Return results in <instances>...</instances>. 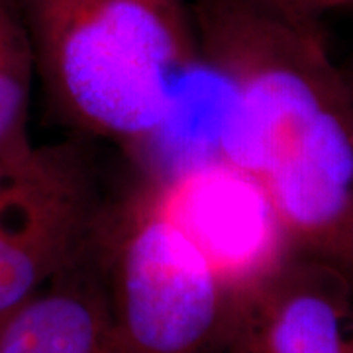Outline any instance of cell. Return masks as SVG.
<instances>
[{
  "label": "cell",
  "instance_id": "1",
  "mask_svg": "<svg viewBox=\"0 0 353 353\" xmlns=\"http://www.w3.org/2000/svg\"><path fill=\"white\" fill-rule=\"evenodd\" d=\"M202 63L226 83L228 153L263 183L299 257L353 289V101L320 20L275 0H190Z\"/></svg>",
  "mask_w": 353,
  "mask_h": 353
},
{
  "label": "cell",
  "instance_id": "2",
  "mask_svg": "<svg viewBox=\"0 0 353 353\" xmlns=\"http://www.w3.org/2000/svg\"><path fill=\"white\" fill-rule=\"evenodd\" d=\"M57 120L139 155L202 63L190 0H14Z\"/></svg>",
  "mask_w": 353,
  "mask_h": 353
},
{
  "label": "cell",
  "instance_id": "3",
  "mask_svg": "<svg viewBox=\"0 0 353 353\" xmlns=\"http://www.w3.org/2000/svg\"><path fill=\"white\" fill-rule=\"evenodd\" d=\"M94 257L128 352H226L234 296L139 183L108 196Z\"/></svg>",
  "mask_w": 353,
  "mask_h": 353
},
{
  "label": "cell",
  "instance_id": "4",
  "mask_svg": "<svg viewBox=\"0 0 353 353\" xmlns=\"http://www.w3.org/2000/svg\"><path fill=\"white\" fill-rule=\"evenodd\" d=\"M106 201L85 138L0 157V316L87 255Z\"/></svg>",
  "mask_w": 353,
  "mask_h": 353
},
{
  "label": "cell",
  "instance_id": "5",
  "mask_svg": "<svg viewBox=\"0 0 353 353\" xmlns=\"http://www.w3.org/2000/svg\"><path fill=\"white\" fill-rule=\"evenodd\" d=\"M138 183L236 304L299 257L263 183L226 150L157 165Z\"/></svg>",
  "mask_w": 353,
  "mask_h": 353
},
{
  "label": "cell",
  "instance_id": "6",
  "mask_svg": "<svg viewBox=\"0 0 353 353\" xmlns=\"http://www.w3.org/2000/svg\"><path fill=\"white\" fill-rule=\"evenodd\" d=\"M224 353H353V289L294 257L236 304Z\"/></svg>",
  "mask_w": 353,
  "mask_h": 353
},
{
  "label": "cell",
  "instance_id": "7",
  "mask_svg": "<svg viewBox=\"0 0 353 353\" xmlns=\"http://www.w3.org/2000/svg\"><path fill=\"white\" fill-rule=\"evenodd\" d=\"M0 353H130L108 310L94 241L79 263L0 316Z\"/></svg>",
  "mask_w": 353,
  "mask_h": 353
},
{
  "label": "cell",
  "instance_id": "8",
  "mask_svg": "<svg viewBox=\"0 0 353 353\" xmlns=\"http://www.w3.org/2000/svg\"><path fill=\"white\" fill-rule=\"evenodd\" d=\"M36 67L14 0H0V157L32 143L28 120Z\"/></svg>",
  "mask_w": 353,
  "mask_h": 353
},
{
  "label": "cell",
  "instance_id": "9",
  "mask_svg": "<svg viewBox=\"0 0 353 353\" xmlns=\"http://www.w3.org/2000/svg\"><path fill=\"white\" fill-rule=\"evenodd\" d=\"M277 4L290 12L316 20L332 10H353V0H277Z\"/></svg>",
  "mask_w": 353,
  "mask_h": 353
},
{
  "label": "cell",
  "instance_id": "10",
  "mask_svg": "<svg viewBox=\"0 0 353 353\" xmlns=\"http://www.w3.org/2000/svg\"><path fill=\"white\" fill-rule=\"evenodd\" d=\"M341 69V75L345 79V85L350 88V94H352V101H353V53L350 55V59L345 61L343 65H340Z\"/></svg>",
  "mask_w": 353,
  "mask_h": 353
},
{
  "label": "cell",
  "instance_id": "11",
  "mask_svg": "<svg viewBox=\"0 0 353 353\" xmlns=\"http://www.w3.org/2000/svg\"><path fill=\"white\" fill-rule=\"evenodd\" d=\"M275 2H277V0H275Z\"/></svg>",
  "mask_w": 353,
  "mask_h": 353
}]
</instances>
